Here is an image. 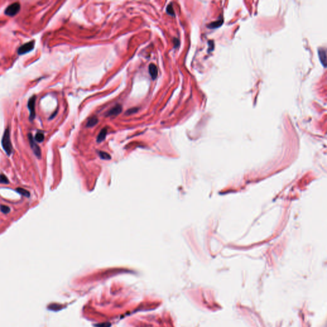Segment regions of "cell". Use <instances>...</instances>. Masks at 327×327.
Masks as SVG:
<instances>
[{
    "instance_id": "18",
    "label": "cell",
    "mask_w": 327,
    "mask_h": 327,
    "mask_svg": "<svg viewBox=\"0 0 327 327\" xmlns=\"http://www.w3.org/2000/svg\"><path fill=\"white\" fill-rule=\"evenodd\" d=\"M137 110V109H136V108H132V109H128L127 111V114H131L132 113H136Z\"/></svg>"
},
{
    "instance_id": "9",
    "label": "cell",
    "mask_w": 327,
    "mask_h": 327,
    "mask_svg": "<svg viewBox=\"0 0 327 327\" xmlns=\"http://www.w3.org/2000/svg\"><path fill=\"white\" fill-rule=\"evenodd\" d=\"M107 133H108L107 128H103V129L100 132L99 134L97 136V142H100L103 141L105 139V136H106L107 135Z\"/></svg>"
},
{
    "instance_id": "10",
    "label": "cell",
    "mask_w": 327,
    "mask_h": 327,
    "mask_svg": "<svg viewBox=\"0 0 327 327\" xmlns=\"http://www.w3.org/2000/svg\"><path fill=\"white\" fill-rule=\"evenodd\" d=\"M44 137H45V136H44V132H41V131H39L37 133H36L34 139L36 142H42L44 140Z\"/></svg>"
},
{
    "instance_id": "1",
    "label": "cell",
    "mask_w": 327,
    "mask_h": 327,
    "mask_svg": "<svg viewBox=\"0 0 327 327\" xmlns=\"http://www.w3.org/2000/svg\"><path fill=\"white\" fill-rule=\"evenodd\" d=\"M1 145L3 150L5 151L7 155H10L12 153L13 147L10 139V129L7 128L4 131L3 136L1 139Z\"/></svg>"
},
{
    "instance_id": "11",
    "label": "cell",
    "mask_w": 327,
    "mask_h": 327,
    "mask_svg": "<svg viewBox=\"0 0 327 327\" xmlns=\"http://www.w3.org/2000/svg\"><path fill=\"white\" fill-rule=\"evenodd\" d=\"M98 119L96 117H92L87 122L86 127H92L96 125V123H98Z\"/></svg>"
},
{
    "instance_id": "15",
    "label": "cell",
    "mask_w": 327,
    "mask_h": 327,
    "mask_svg": "<svg viewBox=\"0 0 327 327\" xmlns=\"http://www.w3.org/2000/svg\"><path fill=\"white\" fill-rule=\"evenodd\" d=\"M0 210H1V211H2L3 214H8L10 211V208H9V207H8L7 206H4V205L0 206Z\"/></svg>"
},
{
    "instance_id": "3",
    "label": "cell",
    "mask_w": 327,
    "mask_h": 327,
    "mask_svg": "<svg viewBox=\"0 0 327 327\" xmlns=\"http://www.w3.org/2000/svg\"><path fill=\"white\" fill-rule=\"evenodd\" d=\"M35 41L32 40L29 42H27L24 44L21 45V47L18 49L17 53L19 55H23L28 53L31 52L32 50L34 49L35 47Z\"/></svg>"
},
{
    "instance_id": "8",
    "label": "cell",
    "mask_w": 327,
    "mask_h": 327,
    "mask_svg": "<svg viewBox=\"0 0 327 327\" xmlns=\"http://www.w3.org/2000/svg\"><path fill=\"white\" fill-rule=\"evenodd\" d=\"M149 73L152 78V79H155L158 76V69L156 66L153 63H151L149 66Z\"/></svg>"
},
{
    "instance_id": "13",
    "label": "cell",
    "mask_w": 327,
    "mask_h": 327,
    "mask_svg": "<svg viewBox=\"0 0 327 327\" xmlns=\"http://www.w3.org/2000/svg\"><path fill=\"white\" fill-rule=\"evenodd\" d=\"M222 23V20H218L217 21H215V22H214L211 23V24H210L209 25V27H211V28H215V27H217L219 26H220L221 25V24Z\"/></svg>"
},
{
    "instance_id": "14",
    "label": "cell",
    "mask_w": 327,
    "mask_h": 327,
    "mask_svg": "<svg viewBox=\"0 0 327 327\" xmlns=\"http://www.w3.org/2000/svg\"><path fill=\"white\" fill-rule=\"evenodd\" d=\"M166 12H167V13H168V14H169V15L173 16H174V10H173V7L172 4H169V5L167 7Z\"/></svg>"
},
{
    "instance_id": "17",
    "label": "cell",
    "mask_w": 327,
    "mask_h": 327,
    "mask_svg": "<svg viewBox=\"0 0 327 327\" xmlns=\"http://www.w3.org/2000/svg\"><path fill=\"white\" fill-rule=\"evenodd\" d=\"M0 183H8V178L6 177V176H4V174H0Z\"/></svg>"
},
{
    "instance_id": "16",
    "label": "cell",
    "mask_w": 327,
    "mask_h": 327,
    "mask_svg": "<svg viewBox=\"0 0 327 327\" xmlns=\"http://www.w3.org/2000/svg\"><path fill=\"white\" fill-rule=\"evenodd\" d=\"M99 155H100V156L102 159H105V160H108V159H110V156L109 154H108L107 153H105V152H102V151H100L99 153Z\"/></svg>"
},
{
    "instance_id": "7",
    "label": "cell",
    "mask_w": 327,
    "mask_h": 327,
    "mask_svg": "<svg viewBox=\"0 0 327 327\" xmlns=\"http://www.w3.org/2000/svg\"><path fill=\"white\" fill-rule=\"evenodd\" d=\"M319 58L321 63L323 64L324 67H326V51L324 48H320L318 49Z\"/></svg>"
},
{
    "instance_id": "5",
    "label": "cell",
    "mask_w": 327,
    "mask_h": 327,
    "mask_svg": "<svg viewBox=\"0 0 327 327\" xmlns=\"http://www.w3.org/2000/svg\"><path fill=\"white\" fill-rule=\"evenodd\" d=\"M28 139H29L30 145L31 150H33V153H35L36 156H37L38 158L40 159L41 157V150L40 148V147L39 146V145L36 144V142L35 141L34 138L33 136H32L31 133H29L28 134Z\"/></svg>"
},
{
    "instance_id": "4",
    "label": "cell",
    "mask_w": 327,
    "mask_h": 327,
    "mask_svg": "<svg viewBox=\"0 0 327 327\" xmlns=\"http://www.w3.org/2000/svg\"><path fill=\"white\" fill-rule=\"evenodd\" d=\"M36 96H33L29 99L27 102V108L30 111V120L33 121L35 118V103H36Z\"/></svg>"
},
{
    "instance_id": "6",
    "label": "cell",
    "mask_w": 327,
    "mask_h": 327,
    "mask_svg": "<svg viewBox=\"0 0 327 327\" xmlns=\"http://www.w3.org/2000/svg\"><path fill=\"white\" fill-rule=\"evenodd\" d=\"M122 111V106L121 105H116L113 107L111 109L109 110L107 113L106 116H117L119 113H121Z\"/></svg>"
},
{
    "instance_id": "2",
    "label": "cell",
    "mask_w": 327,
    "mask_h": 327,
    "mask_svg": "<svg viewBox=\"0 0 327 327\" xmlns=\"http://www.w3.org/2000/svg\"><path fill=\"white\" fill-rule=\"evenodd\" d=\"M20 9L21 4L19 3H13L7 7L5 10H4V13L8 16L13 17L16 16L19 12Z\"/></svg>"
},
{
    "instance_id": "12",
    "label": "cell",
    "mask_w": 327,
    "mask_h": 327,
    "mask_svg": "<svg viewBox=\"0 0 327 327\" xmlns=\"http://www.w3.org/2000/svg\"><path fill=\"white\" fill-rule=\"evenodd\" d=\"M16 190H17V192L18 193H19V194H21L22 196H26V197H29L30 196V192L27 191V190L24 189V188H17Z\"/></svg>"
}]
</instances>
